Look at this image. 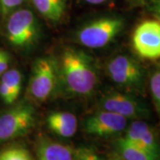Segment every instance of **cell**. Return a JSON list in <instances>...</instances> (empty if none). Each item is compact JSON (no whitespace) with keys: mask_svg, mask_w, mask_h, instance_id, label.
I'll use <instances>...</instances> for the list:
<instances>
[{"mask_svg":"<svg viewBox=\"0 0 160 160\" xmlns=\"http://www.w3.org/2000/svg\"><path fill=\"white\" fill-rule=\"evenodd\" d=\"M59 88L70 97H87L99 82L94 58L85 51L67 46L58 58Z\"/></svg>","mask_w":160,"mask_h":160,"instance_id":"obj_1","label":"cell"},{"mask_svg":"<svg viewBox=\"0 0 160 160\" xmlns=\"http://www.w3.org/2000/svg\"><path fill=\"white\" fill-rule=\"evenodd\" d=\"M59 88V67L57 58L44 55L32 65L27 86V97L35 103H45Z\"/></svg>","mask_w":160,"mask_h":160,"instance_id":"obj_2","label":"cell"},{"mask_svg":"<svg viewBox=\"0 0 160 160\" xmlns=\"http://www.w3.org/2000/svg\"><path fill=\"white\" fill-rule=\"evenodd\" d=\"M6 38L12 46L22 51L31 50L38 44L41 35L40 23L35 12L20 7L7 15Z\"/></svg>","mask_w":160,"mask_h":160,"instance_id":"obj_3","label":"cell"},{"mask_svg":"<svg viewBox=\"0 0 160 160\" xmlns=\"http://www.w3.org/2000/svg\"><path fill=\"white\" fill-rule=\"evenodd\" d=\"M125 22L118 16H103L86 22L76 33V40L90 49L109 45L123 30Z\"/></svg>","mask_w":160,"mask_h":160,"instance_id":"obj_4","label":"cell"},{"mask_svg":"<svg viewBox=\"0 0 160 160\" xmlns=\"http://www.w3.org/2000/svg\"><path fill=\"white\" fill-rule=\"evenodd\" d=\"M37 113L30 102H22L0 114V144L22 137L33 129Z\"/></svg>","mask_w":160,"mask_h":160,"instance_id":"obj_5","label":"cell"},{"mask_svg":"<svg viewBox=\"0 0 160 160\" xmlns=\"http://www.w3.org/2000/svg\"><path fill=\"white\" fill-rule=\"evenodd\" d=\"M106 73L118 86L140 89L144 81V69L142 65L128 54H117L111 57L105 66Z\"/></svg>","mask_w":160,"mask_h":160,"instance_id":"obj_6","label":"cell"},{"mask_svg":"<svg viewBox=\"0 0 160 160\" xmlns=\"http://www.w3.org/2000/svg\"><path fill=\"white\" fill-rule=\"evenodd\" d=\"M100 109L121 115L127 119H145L149 117L148 106L134 95L117 90L105 92L99 100Z\"/></svg>","mask_w":160,"mask_h":160,"instance_id":"obj_7","label":"cell"},{"mask_svg":"<svg viewBox=\"0 0 160 160\" xmlns=\"http://www.w3.org/2000/svg\"><path fill=\"white\" fill-rule=\"evenodd\" d=\"M132 46L138 55L149 61L160 59V23L156 19L140 22L132 35Z\"/></svg>","mask_w":160,"mask_h":160,"instance_id":"obj_8","label":"cell"},{"mask_svg":"<svg viewBox=\"0 0 160 160\" xmlns=\"http://www.w3.org/2000/svg\"><path fill=\"white\" fill-rule=\"evenodd\" d=\"M127 124L128 119L121 115L98 109L85 119L83 128L87 134L92 136L110 137L125 131Z\"/></svg>","mask_w":160,"mask_h":160,"instance_id":"obj_9","label":"cell"},{"mask_svg":"<svg viewBox=\"0 0 160 160\" xmlns=\"http://www.w3.org/2000/svg\"><path fill=\"white\" fill-rule=\"evenodd\" d=\"M124 138L160 158V145L154 131L143 119L133 120L126 128Z\"/></svg>","mask_w":160,"mask_h":160,"instance_id":"obj_10","label":"cell"},{"mask_svg":"<svg viewBox=\"0 0 160 160\" xmlns=\"http://www.w3.org/2000/svg\"><path fill=\"white\" fill-rule=\"evenodd\" d=\"M46 125L49 130L62 138L73 137L78 131V119L69 111H52L46 118Z\"/></svg>","mask_w":160,"mask_h":160,"instance_id":"obj_11","label":"cell"},{"mask_svg":"<svg viewBox=\"0 0 160 160\" xmlns=\"http://www.w3.org/2000/svg\"><path fill=\"white\" fill-rule=\"evenodd\" d=\"M37 160H73L75 149L69 145L42 138L37 144Z\"/></svg>","mask_w":160,"mask_h":160,"instance_id":"obj_12","label":"cell"},{"mask_svg":"<svg viewBox=\"0 0 160 160\" xmlns=\"http://www.w3.org/2000/svg\"><path fill=\"white\" fill-rule=\"evenodd\" d=\"M36 11L47 22L59 24L65 19L69 0H31Z\"/></svg>","mask_w":160,"mask_h":160,"instance_id":"obj_13","label":"cell"},{"mask_svg":"<svg viewBox=\"0 0 160 160\" xmlns=\"http://www.w3.org/2000/svg\"><path fill=\"white\" fill-rule=\"evenodd\" d=\"M116 146L118 156L123 160H158L159 157L150 153L124 137L117 140Z\"/></svg>","mask_w":160,"mask_h":160,"instance_id":"obj_14","label":"cell"},{"mask_svg":"<svg viewBox=\"0 0 160 160\" xmlns=\"http://www.w3.org/2000/svg\"><path fill=\"white\" fill-rule=\"evenodd\" d=\"M0 81H2L8 87L12 97L15 101H17L22 88V72L17 69H8L0 77Z\"/></svg>","mask_w":160,"mask_h":160,"instance_id":"obj_15","label":"cell"},{"mask_svg":"<svg viewBox=\"0 0 160 160\" xmlns=\"http://www.w3.org/2000/svg\"><path fill=\"white\" fill-rule=\"evenodd\" d=\"M0 160H33V158L25 147L13 145L0 150Z\"/></svg>","mask_w":160,"mask_h":160,"instance_id":"obj_16","label":"cell"},{"mask_svg":"<svg viewBox=\"0 0 160 160\" xmlns=\"http://www.w3.org/2000/svg\"><path fill=\"white\" fill-rule=\"evenodd\" d=\"M149 90L155 107L160 113V69L151 75L149 79Z\"/></svg>","mask_w":160,"mask_h":160,"instance_id":"obj_17","label":"cell"},{"mask_svg":"<svg viewBox=\"0 0 160 160\" xmlns=\"http://www.w3.org/2000/svg\"><path fill=\"white\" fill-rule=\"evenodd\" d=\"M73 160H102V158L94 149L81 147L75 149Z\"/></svg>","mask_w":160,"mask_h":160,"instance_id":"obj_18","label":"cell"},{"mask_svg":"<svg viewBox=\"0 0 160 160\" xmlns=\"http://www.w3.org/2000/svg\"><path fill=\"white\" fill-rule=\"evenodd\" d=\"M27 0H0V11L4 16H7L12 12L22 7Z\"/></svg>","mask_w":160,"mask_h":160,"instance_id":"obj_19","label":"cell"},{"mask_svg":"<svg viewBox=\"0 0 160 160\" xmlns=\"http://www.w3.org/2000/svg\"><path fill=\"white\" fill-rule=\"evenodd\" d=\"M11 58L6 51L0 49V77L9 68Z\"/></svg>","mask_w":160,"mask_h":160,"instance_id":"obj_20","label":"cell"},{"mask_svg":"<svg viewBox=\"0 0 160 160\" xmlns=\"http://www.w3.org/2000/svg\"><path fill=\"white\" fill-rule=\"evenodd\" d=\"M149 9L154 19L160 23V0H153L149 4Z\"/></svg>","mask_w":160,"mask_h":160,"instance_id":"obj_21","label":"cell"},{"mask_svg":"<svg viewBox=\"0 0 160 160\" xmlns=\"http://www.w3.org/2000/svg\"><path fill=\"white\" fill-rule=\"evenodd\" d=\"M153 0H129V2L133 6H144L149 5Z\"/></svg>","mask_w":160,"mask_h":160,"instance_id":"obj_22","label":"cell"},{"mask_svg":"<svg viewBox=\"0 0 160 160\" xmlns=\"http://www.w3.org/2000/svg\"><path fill=\"white\" fill-rule=\"evenodd\" d=\"M85 3L92 6H98V5H102L104 3L108 2L109 0H83Z\"/></svg>","mask_w":160,"mask_h":160,"instance_id":"obj_23","label":"cell"},{"mask_svg":"<svg viewBox=\"0 0 160 160\" xmlns=\"http://www.w3.org/2000/svg\"><path fill=\"white\" fill-rule=\"evenodd\" d=\"M109 160H123L121 158H120L119 156H116V157H113V158H109Z\"/></svg>","mask_w":160,"mask_h":160,"instance_id":"obj_24","label":"cell"},{"mask_svg":"<svg viewBox=\"0 0 160 160\" xmlns=\"http://www.w3.org/2000/svg\"><path fill=\"white\" fill-rule=\"evenodd\" d=\"M159 60H160V59H159ZM159 69H160V62H159Z\"/></svg>","mask_w":160,"mask_h":160,"instance_id":"obj_25","label":"cell"}]
</instances>
